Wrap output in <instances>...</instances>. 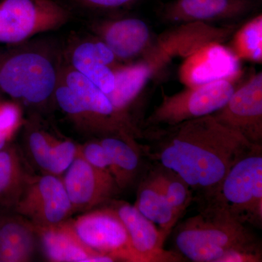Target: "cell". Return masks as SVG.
Listing matches in <instances>:
<instances>
[{
  "label": "cell",
  "mask_w": 262,
  "mask_h": 262,
  "mask_svg": "<svg viewBox=\"0 0 262 262\" xmlns=\"http://www.w3.org/2000/svg\"><path fill=\"white\" fill-rule=\"evenodd\" d=\"M78 149L88 163L95 168L107 172L113 177V163L107 151L98 139L89 141L83 146H78Z\"/></svg>",
  "instance_id": "484cf974"
},
{
  "label": "cell",
  "mask_w": 262,
  "mask_h": 262,
  "mask_svg": "<svg viewBox=\"0 0 262 262\" xmlns=\"http://www.w3.org/2000/svg\"><path fill=\"white\" fill-rule=\"evenodd\" d=\"M141 129L143 156L182 178L199 206L211 201L232 165L256 146L212 115Z\"/></svg>",
  "instance_id": "6da1fadb"
},
{
  "label": "cell",
  "mask_w": 262,
  "mask_h": 262,
  "mask_svg": "<svg viewBox=\"0 0 262 262\" xmlns=\"http://www.w3.org/2000/svg\"><path fill=\"white\" fill-rule=\"evenodd\" d=\"M86 27L89 33L106 45L122 64L140 58L155 37L145 20L127 15L91 18Z\"/></svg>",
  "instance_id": "30bf717a"
},
{
  "label": "cell",
  "mask_w": 262,
  "mask_h": 262,
  "mask_svg": "<svg viewBox=\"0 0 262 262\" xmlns=\"http://www.w3.org/2000/svg\"><path fill=\"white\" fill-rule=\"evenodd\" d=\"M10 139H11L10 136L5 135V134L0 133V150L3 149V148L9 142Z\"/></svg>",
  "instance_id": "f1b7e54d"
},
{
  "label": "cell",
  "mask_w": 262,
  "mask_h": 262,
  "mask_svg": "<svg viewBox=\"0 0 262 262\" xmlns=\"http://www.w3.org/2000/svg\"><path fill=\"white\" fill-rule=\"evenodd\" d=\"M134 206L168 237L181 218L169 205L149 173L141 181Z\"/></svg>",
  "instance_id": "ffe728a7"
},
{
  "label": "cell",
  "mask_w": 262,
  "mask_h": 262,
  "mask_svg": "<svg viewBox=\"0 0 262 262\" xmlns=\"http://www.w3.org/2000/svg\"><path fill=\"white\" fill-rule=\"evenodd\" d=\"M139 1L141 0H70L69 8L72 13L78 10L94 18L117 15L118 12L130 8Z\"/></svg>",
  "instance_id": "d4e9b609"
},
{
  "label": "cell",
  "mask_w": 262,
  "mask_h": 262,
  "mask_svg": "<svg viewBox=\"0 0 262 262\" xmlns=\"http://www.w3.org/2000/svg\"><path fill=\"white\" fill-rule=\"evenodd\" d=\"M21 121L18 105L13 103H0V133L12 137Z\"/></svg>",
  "instance_id": "4316f807"
},
{
  "label": "cell",
  "mask_w": 262,
  "mask_h": 262,
  "mask_svg": "<svg viewBox=\"0 0 262 262\" xmlns=\"http://www.w3.org/2000/svg\"><path fill=\"white\" fill-rule=\"evenodd\" d=\"M230 49L239 61L246 60L261 63V14L250 20L235 33Z\"/></svg>",
  "instance_id": "cb8c5ba5"
},
{
  "label": "cell",
  "mask_w": 262,
  "mask_h": 262,
  "mask_svg": "<svg viewBox=\"0 0 262 262\" xmlns=\"http://www.w3.org/2000/svg\"><path fill=\"white\" fill-rule=\"evenodd\" d=\"M30 177L18 149L8 142L0 150V207L15 208Z\"/></svg>",
  "instance_id": "7402d4cb"
},
{
  "label": "cell",
  "mask_w": 262,
  "mask_h": 262,
  "mask_svg": "<svg viewBox=\"0 0 262 262\" xmlns=\"http://www.w3.org/2000/svg\"><path fill=\"white\" fill-rule=\"evenodd\" d=\"M84 212L72 220L77 235L86 246L114 261H134L128 234L121 220L110 206Z\"/></svg>",
  "instance_id": "9c48e42d"
},
{
  "label": "cell",
  "mask_w": 262,
  "mask_h": 262,
  "mask_svg": "<svg viewBox=\"0 0 262 262\" xmlns=\"http://www.w3.org/2000/svg\"><path fill=\"white\" fill-rule=\"evenodd\" d=\"M150 171L160 191L169 205L182 217L184 212L194 201V193L187 183L171 170L157 165Z\"/></svg>",
  "instance_id": "603a6c76"
},
{
  "label": "cell",
  "mask_w": 262,
  "mask_h": 262,
  "mask_svg": "<svg viewBox=\"0 0 262 262\" xmlns=\"http://www.w3.org/2000/svg\"><path fill=\"white\" fill-rule=\"evenodd\" d=\"M208 209L246 225L262 226V145H256L231 167Z\"/></svg>",
  "instance_id": "5b68a950"
},
{
  "label": "cell",
  "mask_w": 262,
  "mask_h": 262,
  "mask_svg": "<svg viewBox=\"0 0 262 262\" xmlns=\"http://www.w3.org/2000/svg\"><path fill=\"white\" fill-rule=\"evenodd\" d=\"M40 237L46 256L50 261L58 262L115 261L113 258L96 252L81 241L72 221L56 225L34 227Z\"/></svg>",
  "instance_id": "e0dca14e"
},
{
  "label": "cell",
  "mask_w": 262,
  "mask_h": 262,
  "mask_svg": "<svg viewBox=\"0 0 262 262\" xmlns=\"http://www.w3.org/2000/svg\"><path fill=\"white\" fill-rule=\"evenodd\" d=\"M73 15L58 0H0V44H19L56 32Z\"/></svg>",
  "instance_id": "8992f818"
},
{
  "label": "cell",
  "mask_w": 262,
  "mask_h": 262,
  "mask_svg": "<svg viewBox=\"0 0 262 262\" xmlns=\"http://www.w3.org/2000/svg\"><path fill=\"white\" fill-rule=\"evenodd\" d=\"M253 8L251 0H174L164 5L160 15L170 23L209 24L244 16Z\"/></svg>",
  "instance_id": "2e32d148"
},
{
  "label": "cell",
  "mask_w": 262,
  "mask_h": 262,
  "mask_svg": "<svg viewBox=\"0 0 262 262\" xmlns=\"http://www.w3.org/2000/svg\"><path fill=\"white\" fill-rule=\"evenodd\" d=\"M35 229L30 222L8 219L0 224V262L30 261L36 246Z\"/></svg>",
  "instance_id": "44dd1931"
},
{
  "label": "cell",
  "mask_w": 262,
  "mask_h": 262,
  "mask_svg": "<svg viewBox=\"0 0 262 262\" xmlns=\"http://www.w3.org/2000/svg\"><path fill=\"white\" fill-rule=\"evenodd\" d=\"M126 229L135 262L183 261L179 253L164 249L167 236L134 205L124 201L108 202Z\"/></svg>",
  "instance_id": "5bb4252c"
},
{
  "label": "cell",
  "mask_w": 262,
  "mask_h": 262,
  "mask_svg": "<svg viewBox=\"0 0 262 262\" xmlns=\"http://www.w3.org/2000/svg\"><path fill=\"white\" fill-rule=\"evenodd\" d=\"M15 209L34 227L58 225L74 213L63 180L47 173L29 177Z\"/></svg>",
  "instance_id": "ba28073f"
},
{
  "label": "cell",
  "mask_w": 262,
  "mask_h": 262,
  "mask_svg": "<svg viewBox=\"0 0 262 262\" xmlns=\"http://www.w3.org/2000/svg\"><path fill=\"white\" fill-rule=\"evenodd\" d=\"M0 49V92L29 106L54 100L64 64L63 43L38 36Z\"/></svg>",
  "instance_id": "3957f363"
},
{
  "label": "cell",
  "mask_w": 262,
  "mask_h": 262,
  "mask_svg": "<svg viewBox=\"0 0 262 262\" xmlns=\"http://www.w3.org/2000/svg\"><path fill=\"white\" fill-rule=\"evenodd\" d=\"M98 140L110 155L117 185L121 190L128 187L140 173L144 158L137 138L121 133L100 136Z\"/></svg>",
  "instance_id": "d6986e66"
},
{
  "label": "cell",
  "mask_w": 262,
  "mask_h": 262,
  "mask_svg": "<svg viewBox=\"0 0 262 262\" xmlns=\"http://www.w3.org/2000/svg\"><path fill=\"white\" fill-rule=\"evenodd\" d=\"M27 130L29 149L37 166L47 174L59 177L64 173L75 159L78 146L48 132L35 122H29Z\"/></svg>",
  "instance_id": "ac0fdd59"
},
{
  "label": "cell",
  "mask_w": 262,
  "mask_h": 262,
  "mask_svg": "<svg viewBox=\"0 0 262 262\" xmlns=\"http://www.w3.org/2000/svg\"><path fill=\"white\" fill-rule=\"evenodd\" d=\"M241 77L187 87L170 96L163 94L161 102L146 119L144 127L171 126L213 115L225 106L241 83Z\"/></svg>",
  "instance_id": "52a82bcc"
},
{
  "label": "cell",
  "mask_w": 262,
  "mask_h": 262,
  "mask_svg": "<svg viewBox=\"0 0 262 262\" xmlns=\"http://www.w3.org/2000/svg\"><path fill=\"white\" fill-rule=\"evenodd\" d=\"M0 93H1V92H0Z\"/></svg>",
  "instance_id": "f546056e"
},
{
  "label": "cell",
  "mask_w": 262,
  "mask_h": 262,
  "mask_svg": "<svg viewBox=\"0 0 262 262\" xmlns=\"http://www.w3.org/2000/svg\"><path fill=\"white\" fill-rule=\"evenodd\" d=\"M174 230L177 253L192 261L219 262L229 251H261L246 225L208 209L199 208Z\"/></svg>",
  "instance_id": "277c9868"
},
{
  "label": "cell",
  "mask_w": 262,
  "mask_h": 262,
  "mask_svg": "<svg viewBox=\"0 0 262 262\" xmlns=\"http://www.w3.org/2000/svg\"><path fill=\"white\" fill-rule=\"evenodd\" d=\"M211 115L251 144L262 145L261 72L239 83L225 106Z\"/></svg>",
  "instance_id": "8fae6325"
},
{
  "label": "cell",
  "mask_w": 262,
  "mask_h": 262,
  "mask_svg": "<svg viewBox=\"0 0 262 262\" xmlns=\"http://www.w3.org/2000/svg\"><path fill=\"white\" fill-rule=\"evenodd\" d=\"M261 251H233L227 252L219 262H261Z\"/></svg>",
  "instance_id": "83f0119b"
},
{
  "label": "cell",
  "mask_w": 262,
  "mask_h": 262,
  "mask_svg": "<svg viewBox=\"0 0 262 262\" xmlns=\"http://www.w3.org/2000/svg\"><path fill=\"white\" fill-rule=\"evenodd\" d=\"M62 180L74 213L103 206L121 190L111 174L88 163L79 149Z\"/></svg>",
  "instance_id": "7c38bea8"
},
{
  "label": "cell",
  "mask_w": 262,
  "mask_h": 262,
  "mask_svg": "<svg viewBox=\"0 0 262 262\" xmlns=\"http://www.w3.org/2000/svg\"><path fill=\"white\" fill-rule=\"evenodd\" d=\"M65 63L97 85L105 94L115 87V70L122 63L102 41L89 33L71 36L63 43Z\"/></svg>",
  "instance_id": "4fadbf2b"
},
{
  "label": "cell",
  "mask_w": 262,
  "mask_h": 262,
  "mask_svg": "<svg viewBox=\"0 0 262 262\" xmlns=\"http://www.w3.org/2000/svg\"><path fill=\"white\" fill-rule=\"evenodd\" d=\"M242 75L239 60L223 43L212 42L184 58L179 78L186 87H194Z\"/></svg>",
  "instance_id": "9a60e30c"
},
{
  "label": "cell",
  "mask_w": 262,
  "mask_h": 262,
  "mask_svg": "<svg viewBox=\"0 0 262 262\" xmlns=\"http://www.w3.org/2000/svg\"><path fill=\"white\" fill-rule=\"evenodd\" d=\"M234 27H216L206 23L179 24L155 37L139 59L115 69V87L106 95L117 111L127 113L150 80L177 58H187L200 48L222 42L234 32Z\"/></svg>",
  "instance_id": "7a4b0ae2"
}]
</instances>
